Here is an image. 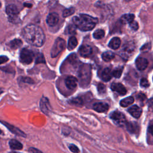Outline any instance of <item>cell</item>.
Instances as JSON below:
<instances>
[{"label": "cell", "mask_w": 153, "mask_h": 153, "mask_svg": "<svg viewBox=\"0 0 153 153\" xmlns=\"http://www.w3.org/2000/svg\"><path fill=\"white\" fill-rule=\"evenodd\" d=\"M22 36L27 42L36 47L42 46L45 41V35L42 29L35 25L26 26L23 29Z\"/></svg>", "instance_id": "obj_1"}, {"label": "cell", "mask_w": 153, "mask_h": 153, "mask_svg": "<svg viewBox=\"0 0 153 153\" xmlns=\"http://www.w3.org/2000/svg\"><path fill=\"white\" fill-rule=\"evenodd\" d=\"M76 27L82 31H88L93 29L98 22L97 18L85 14H80L72 19Z\"/></svg>", "instance_id": "obj_2"}, {"label": "cell", "mask_w": 153, "mask_h": 153, "mask_svg": "<svg viewBox=\"0 0 153 153\" xmlns=\"http://www.w3.org/2000/svg\"><path fill=\"white\" fill-rule=\"evenodd\" d=\"M136 49V46L133 41L128 42L123 46L120 51V55L123 59L127 60L134 54Z\"/></svg>", "instance_id": "obj_3"}, {"label": "cell", "mask_w": 153, "mask_h": 153, "mask_svg": "<svg viewBox=\"0 0 153 153\" xmlns=\"http://www.w3.org/2000/svg\"><path fill=\"white\" fill-rule=\"evenodd\" d=\"M66 47V42L64 39L58 38L56 39L51 50V57L54 58L57 56Z\"/></svg>", "instance_id": "obj_4"}, {"label": "cell", "mask_w": 153, "mask_h": 153, "mask_svg": "<svg viewBox=\"0 0 153 153\" xmlns=\"http://www.w3.org/2000/svg\"><path fill=\"white\" fill-rule=\"evenodd\" d=\"M110 118L117 126L120 127L124 126L127 123L124 115L119 111H114L112 112L110 115Z\"/></svg>", "instance_id": "obj_5"}, {"label": "cell", "mask_w": 153, "mask_h": 153, "mask_svg": "<svg viewBox=\"0 0 153 153\" xmlns=\"http://www.w3.org/2000/svg\"><path fill=\"white\" fill-rule=\"evenodd\" d=\"M33 59V53L32 50L25 48H23L20 52V62L26 65L30 64Z\"/></svg>", "instance_id": "obj_6"}, {"label": "cell", "mask_w": 153, "mask_h": 153, "mask_svg": "<svg viewBox=\"0 0 153 153\" xmlns=\"http://www.w3.org/2000/svg\"><path fill=\"white\" fill-rule=\"evenodd\" d=\"M79 78L82 82H89L90 79V67L88 65H83L79 71Z\"/></svg>", "instance_id": "obj_7"}, {"label": "cell", "mask_w": 153, "mask_h": 153, "mask_svg": "<svg viewBox=\"0 0 153 153\" xmlns=\"http://www.w3.org/2000/svg\"><path fill=\"white\" fill-rule=\"evenodd\" d=\"M6 13L8 14L9 19L11 20H15L18 16L19 10L15 5L10 4L7 7Z\"/></svg>", "instance_id": "obj_8"}, {"label": "cell", "mask_w": 153, "mask_h": 153, "mask_svg": "<svg viewBox=\"0 0 153 153\" xmlns=\"http://www.w3.org/2000/svg\"><path fill=\"white\" fill-rule=\"evenodd\" d=\"M40 108L41 111L45 114H48L51 111V106L48 100L45 97H42L40 101Z\"/></svg>", "instance_id": "obj_9"}, {"label": "cell", "mask_w": 153, "mask_h": 153, "mask_svg": "<svg viewBox=\"0 0 153 153\" xmlns=\"http://www.w3.org/2000/svg\"><path fill=\"white\" fill-rule=\"evenodd\" d=\"M111 89L120 95H124L127 93L126 87L121 83L114 82L111 84Z\"/></svg>", "instance_id": "obj_10"}, {"label": "cell", "mask_w": 153, "mask_h": 153, "mask_svg": "<svg viewBox=\"0 0 153 153\" xmlns=\"http://www.w3.org/2000/svg\"><path fill=\"white\" fill-rule=\"evenodd\" d=\"M59 14L56 13H52L48 15L46 22H47V23L50 26H54L56 25V24L59 21Z\"/></svg>", "instance_id": "obj_11"}, {"label": "cell", "mask_w": 153, "mask_h": 153, "mask_svg": "<svg viewBox=\"0 0 153 153\" xmlns=\"http://www.w3.org/2000/svg\"><path fill=\"white\" fill-rule=\"evenodd\" d=\"M78 51L79 54L81 56L86 57L90 56L91 54L93 52V49L91 47L88 45H82L79 47Z\"/></svg>", "instance_id": "obj_12"}, {"label": "cell", "mask_w": 153, "mask_h": 153, "mask_svg": "<svg viewBox=\"0 0 153 153\" xmlns=\"http://www.w3.org/2000/svg\"><path fill=\"white\" fill-rule=\"evenodd\" d=\"M136 66L137 69L139 71H143L145 70L148 65V62L147 59L143 57H138L136 60L135 62Z\"/></svg>", "instance_id": "obj_13"}, {"label": "cell", "mask_w": 153, "mask_h": 153, "mask_svg": "<svg viewBox=\"0 0 153 153\" xmlns=\"http://www.w3.org/2000/svg\"><path fill=\"white\" fill-rule=\"evenodd\" d=\"M1 123H3L13 133H14V134H15L16 135H18L19 136H22V137H26V134L24 132H23L22 130L19 129L18 128H17V127H14V126H12V125H11L10 124H8V123H5L4 121H1Z\"/></svg>", "instance_id": "obj_14"}, {"label": "cell", "mask_w": 153, "mask_h": 153, "mask_svg": "<svg viewBox=\"0 0 153 153\" xmlns=\"http://www.w3.org/2000/svg\"><path fill=\"white\" fill-rule=\"evenodd\" d=\"M65 84L66 87L70 89L73 90L76 88V84H77V80L76 78L72 76H68L65 81Z\"/></svg>", "instance_id": "obj_15"}, {"label": "cell", "mask_w": 153, "mask_h": 153, "mask_svg": "<svg viewBox=\"0 0 153 153\" xmlns=\"http://www.w3.org/2000/svg\"><path fill=\"white\" fill-rule=\"evenodd\" d=\"M93 109L98 112H104L108 110L109 105L104 102H97L94 104Z\"/></svg>", "instance_id": "obj_16"}, {"label": "cell", "mask_w": 153, "mask_h": 153, "mask_svg": "<svg viewBox=\"0 0 153 153\" xmlns=\"http://www.w3.org/2000/svg\"><path fill=\"white\" fill-rule=\"evenodd\" d=\"M128 112L134 118H139L142 114V109L137 105H133L128 109Z\"/></svg>", "instance_id": "obj_17"}, {"label": "cell", "mask_w": 153, "mask_h": 153, "mask_svg": "<svg viewBox=\"0 0 153 153\" xmlns=\"http://www.w3.org/2000/svg\"><path fill=\"white\" fill-rule=\"evenodd\" d=\"M126 128L128 132L132 134H138L139 133V126L136 123L129 122L126 124Z\"/></svg>", "instance_id": "obj_18"}, {"label": "cell", "mask_w": 153, "mask_h": 153, "mask_svg": "<svg viewBox=\"0 0 153 153\" xmlns=\"http://www.w3.org/2000/svg\"><path fill=\"white\" fill-rule=\"evenodd\" d=\"M112 71L109 68H106L101 73L100 77L105 82H108L112 78Z\"/></svg>", "instance_id": "obj_19"}, {"label": "cell", "mask_w": 153, "mask_h": 153, "mask_svg": "<svg viewBox=\"0 0 153 153\" xmlns=\"http://www.w3.org/2000/svg\"><path fill=\"white\" fill-rule=\"evenodd\" d=\"M134 15L133 14H126L122 16L120 18V22L122 24H130L131 22L134 21Z\"/></svg>", "instance_id": "obj_20"}, {"label": "cell", "mask_w": 153, "mask_h": 153, "mask_svg": "<svg viewBox=\"0 0 153 153\" xmlns=\"http://www.w3.org/2000/svg\"><path fill=\"white\" fill-rule=\"evenodd\" d=\"M120 44H121L120 38H119L118 37H114L111 39V41L109 42L108 46L113 50H116L120 47Z\"/></svg>", "instance_id": "obj_21"}, {"label": "cell", "mask_w": 153, "mask_h": 153, "mask_svg": "<svg viewBox=\"0 0 153 153\" xmlns=\"http://www.w3.org/2000/svg\"><path fill=\"white\" fill-rule=\"evenodd\" d=\"M9 145L10 148L14 150H20L23 148L22 144L16 139H11L9 142Z\"/></svg>", "instance_id": "obj_22"}, {"label": "cell", "mask_w": 153, "mask_h": 153, "mask_svg": "<svg viewBox=\"0 0 153 153\" xmlns=\"http://www.w3.org/2000/svg\"><path fill=\"white\" fill-rule=\"evenodd\" d=\"M134 102V98L132 96L127 97L120 101V105L122 107H127Z\"/></svg>", "instance_id": "obj_23"}, {"label": "cell", "mask_w": 153, "mask_h": 153, "mask_svg": "<svg viewBox=\"0 0 153 153\" xmlns=\"http://www.w3.org/2000/svg\"><path fill=\"white\" fill-rule=\"evenodd\" d=\"M78 41L76 38L75 36H71L69 40L68 43V48L69 50H74L77 45Z\"/></svg>", "instance_id": "obj_24"}, {"label": "cell", "mask_w": 153, "mask_h": 153, "mask_svg": "<svg viewBox=\"0 0 153 153\" xmlns=\"http://www.w3.org/2000/svg\"><path fill=\"white\" fill-rule=\"evenodd\" d=\"M102 59L105 61V62H110L111 61L112 59H114L115 57V55L114 54L109 51H106L105 53H103L102 55Z\"/></svg>", "instance_id": "obj_25"}, {"label": "cell", "mask_w": 153, "mask_h": 153, "mask_svg": "<svg viewBox=\"0 0 153 153\" xmlns=\"http://www.w3.org/2000/svg\"><path fill=\"white\" fill-rule=\"evenodd\" d=\"M22 45V41L19 39H15L10 42L9 47L12 49H17Z\"/></svg>", "instance_id": "obj_26"}, {"label": "cell", "mask_w": 153, "mask_h": 153, "mask_svg": "<svg viewBox=\"0 0 153 153\" xmlns=\"http://www.w3.org/2000/svg\"><path fill=\"white\" fill-rule=\"evenodd\" d=\"M93 35L95 39H101L105 36V31L102 29H97L94 32Z\"/></svg>", "instance_id": "obj_27"}, {"label": "cell", "mask_w": 153, "mask_h": 153, "mask_svg": "<svg viewBox=\"0 0 153 153\" xmlns=\"http://www.w3.org/2000/svg\"><path fill=\"white\" fill-rule=\"evenodd\" d=\"M123 67L117 68L113 71H112V75L113 76H114L115 78H119L121 76V74H122V72H123Z\"/></svg>", "instance_id": "obj_28"}, {"label": "cell", "mask_w": 153, "mask_h": 153, "mask_svg": "<svg viewBox=\"0 0 153 153\" xmlns=\"http://www.w3.org/2000/svg\"><path fill=\"white\" fill-rule=\"evenodd\" d=\"M74 13H75V8H67V9H65L63 11V16L64 17H68V16L72 15Z\"/></svg>", "instance_id": "obj_29"}, {"label": "cell", "mask_w": 153, "mask_h": 153, "mask_svg": "<svg viewBox=\"0 0 153 153\" xmlns=\"http://www.w3.org/2000/svg\"><path fill=\"white\" fill-rule=\"evenodd\" d=\"M97 90H98V92L100 93V94H103L105 93V91H106V87L104 84H102V83H100L98 84L97 85Z\"/></svg>", "instance_id": "obj_30"}, {"label": "cell", "mask_w": 153, "mask_h": 153, "mask_svg": "<svg viewBox=\"0 0 153 153\" xmlns=\"http://www.w3.org/2000/svg\"><path fill=\"white\" fill-rule=\"evenodd\" d=\"M68 33L69 34H74L75 33V30H76V27L75 26L72 24V25H70L68 28Z\"/></svg>", "instance_id": "obj_31"}, {"label": "cell", "mask_w": 153, "mask_h": 153, "mask_svg": "<svg viewBox=\"0 0 153 153\" xmlns=\"http://www.w3.org/2000/svg\"><path fill=\"white\" fill-rule=\"evenodd\" d=\"M140 85L142 87H148L149 85L148 81L146 78H142L140 81Z\"/></svg>", "instance_id": "obj_32"}, {"label": "cell", "mask_w": 153, "mask_h": 153, "mask_svg": "<svg viewBox=\"0 0 153 153\" xmlns=\"http://www.w3.org/2000/svg\"><path fill=\"white\" fill-rule=\"evenodd\" d=\"M69 148L71 150V151H72L74 153H79V150L78 148L74 144L70 145L69 146Z\"/></svg>", "instance_id": "obj_33"}, {"label": "cell", "mask_w": 153, "mask_h": 153, "mask_svg": "<svg viewBox=\"0 0 153 153\" xmlns=\"http://www.w3.org/2000/svg\"><path fill=\"white\" fill-rule=\"evenodd\" d=\"M129 25H130V27L133 30H137V29L139 28V25L135 21H133L132 22H131L129 24Z\"/></svg>", "instance_id": "obj_34"}, {"label": "cell", "mask_w": 153, "mask_h": 153, "mask_svg": "<svg viewBox=\"0 0 153 153\" xmlns=\"http://www.w3.org/2000/svg\"><path fill=\"white\" fill-rule=\"evenodd\" d=\"M71 103L75 104V105H82V100L81 99L79 98H75L74 99L71 100Z\"/></svg>", "instance_id": "obj_35"}, {"label": "cell", "mask_w": 153, "mask_h": 153, "mask_svg": "<svg viewBox=\"0 0 153 153\" xmlns=\"http://www.w3.org/2000/svg\"><path fill=\"white\" fill-rule=\"evenodd\" d=\"M36 63H44L45 62L44 56L41 54H40L39 55H38L37 56L36 59Z\"/></svg>", "instance_id": "obj_36"}, {"label": "cell", "mask_w": 153, "mask_h": 153, "mask_svg": "<svg viewBox=\"0 0 153 153\" xmlns=\"http://www.w3.org/2000/svg\"><path fill=\"white\" fill-rule=\"evenodd\" d=\"M137 100H140L141 102H143V101H145L146 100V96L144 94L139 93L137 96Z\"/></svg>", "instance_id": "obj_37"}, {"label": "cell", "mask_w": 153, "mask_h": 153, "mask_svg": "<svg viewBox=\"0 0 153 153\" xmlns=\"http://www.w3.org/2000/svg\"><path fill=\"white\" fill-rule=\"evenodd\" d=\"M8 60V58L7 56H0V65L2 63H4Z\"/></svg>", "instance_id": "obj_38"}, {"label": "cell", "mask_w": 153, "mask_h": 153, "mask_svg": "<svg viewBox=\"0 0 153 153\" xmlns=\"http://www.w3.org/2000/svg\"><path fill=\"white\" fill-rule=\"evenodd\" d=\"M29 151L31 153H43L41 151H39V150H38L36 148H29Z\"/></svg>", "instance_id": "obj_39"}, {"label": "cell", "mask_w": 153, "mask_h": 153, "mask_svg": "<svg viewBox=\"0 0 153 153\" xmlns=\"http://www.w3.org/2000/svg\"><path fill=\"white\" fill-rule=\"evenodd\" d=\"M22 79L23 82H26L28 83H33V81L29 78H23Z\"/></svg>", "instance_id": "obj_40"}, {"label": "cell", "mask_w": 153, "mask_h": 153, "mask_svg": "<svg viewBox=\"0 0 153 153\" xmlns=\"http://www.w3.org/2000/svg\"><path fill=\"white\" fill-rule=\"evenodd\" d=\"M9 153H20V152H16V151H11Z\"/></svg>", "instance_id": "obj_41"}, {"label": "cell", "mask_w": 153, "mask_h": 153, "mask_svg": "<svg viewBox=\"0 0 153 153\" xmlns=\"http://www.w3.org/2000/svg\"><path fill=\"white\" fill-rule=\"evenodd\" d=\"M2 92H3V91H2V89H1V88H0V94H1V93H2Z\"/></svg>", "instance_id": "obj_42"}, {"label": "cell", "mask_w": 153, "mask_h": 153, "mask_svg": "<svg viewBox=\"0 0 153 153\" xmlns=\"http://www.w3.org/2000/svg\"><path fill=\"white\" fill-rule=\"evenodd\" d=\"M1 133H2V131H1V130H0V134H1Z\"/></svg>", "instance_id": "obj_43"}, {"label": "cell", "mask_w": 153, "mask_h": 153, "mask_svg": "<svg viewBox=\"0 0 153 153\" xmlns=\"http://www.w3.org/2000/svg\"><path fill=\"white\" fill-rule=\"evenodd\" d=\"M1 4L0 3V7H1Z\"/></svg>", "instance_id": "obj_44"}]
</instances>
